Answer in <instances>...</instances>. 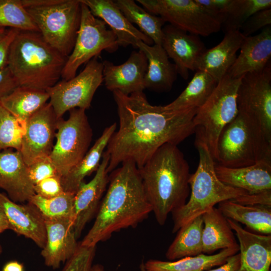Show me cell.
<instances>
[{
	"label": "cell",
	"mask_w": 271,
	"mask_h": 271,
	"mask_svg": "<svg viewBox=\"0 0 271 271\" xmlns=\"http://www.w3.org/2000/svg\"><path fill=\"white\" fill-rule=\"evenodd\" d=\"M112 93L119 127L105 151L109 156L108 173L127 161L140 169L164 144L178 146L195 132L193 120L197 108L167 110L151 104L143 92L125 95L114 90Z\"/></svg>",
	"instance_id": "1"
},
{
	"label": "cell",
	"mask_w": 271,
	"mask_h": 271,
	"mask_svg": "<svg viewBox=\"0 0 271 271\" xmlns=\"http://www.w3.org/2000/svg\"><path fill=\"white\" fill-rule=\"evenodd\" d=\"M108 183L95 220L81 245L95 246L114 232L136 227L152 212L133 162H124L112 171Z\"/></svg>",
	"instance_id": "2"
},
{
	"label": "cell",
	"mask_w": 271,
	"mask_h": 271,
	"mask_svg": "<svg viewBox=\"0 0 271 271\" xmlns=\"http://www.w3.org/2000/svg\"><path fill=\"white\" fill-rule=\"evenodd\" d=\"M144 190L157 222L184 205L190 194L189 166L177 145L165 144L138 169Z\"/></svg>",
	"instance_id": "3"
},
{
	"label": "cell",
	"mask_w": 271,
	"mask_h": 271,
	"mask_svg": "<svg viewBox=\"0 0 271 271\" xmlns=\"http://www.w3.org/2000/svg\"><path fill=\"white\" fill-rule=\"evenodd\" d=\"M67 58L40 33L20 31L10 47L8 67L19 86L46 90L61 77Z\"/></svg>",
	"instance_id": "4"
},
{
	"label": "cell",
	"mask_w": 271,
	"mask_h": 271,
	"mask_svg": "<svg viewBox=\"0 0 271 271\" xmlns=\"http://www.w3.org/2000/svg\"><path fill=\"white\" fill-rule=\"evenodd\" d=\"M195 144L199 153V164L189 179L190 192L188 201L172 213L173 233L216 204L247 194L243 190L222 182L216 174V162L206 143L196 137Z\"/></svg>",
	"instance_id": "5"
},
{
	"label": "cell",
	"mask_w": 271,
	"mask_h": 271,
	"mask_svg": "<svg viewBox=\"0 0 271 271\" xmlns=\"http://www.w3.org/2000/svg\"><path fill=\"white\" fill-rule=\"evenodd\" d=\"M44 40L67 58L81 19L79 0H21Z\"/></svg>",
	"instance_id": "6"
},
{
	"label": "cell",
	"mask_w": 271,
	"mask_h": 271,
	"mask_svg": "<svg viewBox=\"0 0 271 271\" xmlns=\"http://www.w3.org/2000/svg\"><path fill=\"white\" fill-rule=\"evenodd\" d=\"M217 164L229 168L271 163V143L240 113L222 130L216 148Z\"/></svg>",
	"instance_id": "7"
},
{
	"label": "cell",
	"mask_w": 271,
	"mask_h": 271,
	"mask_svg": "<svg viewBox=\"0 0 271 271\" xmlns=\"http://www.w3.org/2000/svg\"><path fill=\"white\" fill-rule=\"evenodd\" d=\"M242 76L232 78L227 74L193 118L196 137L204 141L215 161L219 134L238 113L237 92Z\"/></svg>",
	"instance_id": "8"
},
{
	"label": "cell",
	"mask_w": 271,
	"mask_h": 271,
	"mask_svg": "<svg viewBox=\"0 0 271 271\" xmlns=\"http://www.w3.org/2000/svg\"><path fill=\"white\" fill-rule=\"evenodd\" d=\"M85 109L70 110L66 120L58 119L56 142L49 156L59 176H65L89 150L92 130Z\"/></svg>",
	"instance_id": "9"
},
{
	"label": "cell",
	"mask_w": 271,
	"mask_h": 271,
	"mask_svg": "<svg viewBox=\"0 0 271 271\" xmlns=\"http://www.w3.org/2000/svg\"><path fill=\"white\" fill-rule=\"evenodd\" d=\"M80 3L79 28L74 48L62 72L61 78L64 80L75 77L81 65L98 56L101 51L113 53L119 47L113 32L107 29L103 21L95 17L85 4Z\"/></svg>",
	"instance_id": "10"
},
{
	"label": "cell",
	"mask_w": 271,
	"mask_h": 271,
	"mask_svg": "<svg viewBox=\"0 0 271 271\" xmlns=\"http://www.w3.org/2000/svg\"><path fill=\"white\" fill-rule=\"evenodd\" d=\"M238 112L271 143V67L242 76L237 92Z\"/></svg>",
	"instance_id": "11"
},
{
	"label": "cell",
	"mask_w": 271,
	"mask_h": 271,
	"mask_svg": "<svg viewBox=\"0 0 271 271\" xmlns=\"http://www.w3.org/2000/svg\"><path fill=\"white\" fill-rule=\"evenodd\" d=\"M103 64L95 57L73 78L58 82L46 90L58 119L74 108L88 109L95 92L103 81Z\"/></svg>",
	"instance_id": "12"
},
{
	"label": "cell",
	"mask_w": 271,
	"mask_h": 271,
	"mask_svg": "<svg viewBox=\"0 0 271 271\" xmlns=\"http://www.w3.org/2000/svg\"><path fill=\"white\" fill-rule=\"evenodd\" d=\"M148 12L189 34L203 37L219 32L221 24L195 0H137Z\"/></svg>",
	"instance_id": "13"
},
{
	"label": "cell",
	"mask_w": 271,
	"mask_h": 271,
	"mask_svg": "<svg viewBox=\"0 0 271 271\" xmlns=\"http://www.w3.org/2000/svg\"><path fill=\"white\" fill-rule=\"evenodd\" d=\"M50 103H46L27 120L19 152L29 166L49 156L54 146L58 121Z\"/></svg>",
	"instance_id": "14"
},
{
	"label": "cell",
	"mask_w": 271,
	"mask_h": 271,
	"mask_svg": "<svg viewBox=\"0 0 271 271\" xmlns=\"http://www.w3.org/2000/svg\"><path fill=\"white\" fill-rule=\"evenodd\" d=\"M102 64L103 79L108 90L128 95L146 89L145 79L148 63L142 51H132L128 59L120 65H115L108 60H104Z\"/></svg>",
	"instance_id": "15"
},
{
	"label": "cell",
	"mask_w": 271,
	"mask_h": 271,
	"mask_svg": "<svg viewBox=\"0 0 271 271\" xmlns=\"http://www.w3.org/2000/svg\"><path fill=\"white\" fill-rule=\"evenodd\" d=\"M162 46L174 62L177 73L188 79L189 71H195L196 62L206 48L199 36L170 24L163 28Z\"/></svg>",
	"instance_id": "16"
},
{
	"label": "cell",
	"mask_w": 271,
	"mask_h": 271,
	"mask_svg": "<svg viewBox=\"0 0 271 271\" xmlns=\"http://www.w3.org/2000/svg\"><path fill=\"white\" fill-rule=\"evenodd\" d=\"M109 161V156L105 151L94 177L87 183L83 182L75 194L73 224L77 238L93 215L106 190L109 183L107 171Z\"/></svg>",
	"instance_id": "17"
},
{
	"label": "cell",
	"mask_w": 271,
	"mask_h": 271,
	"mask_svg": "<svg viewBox=\"0 0 271 271\" xmlns=\"http://www.w3.org/2000/svg\"><path fill=\"white\" fill-rule=\"evenodd\" d=\"M34 186L21 153L10 149L0 150V188L13 201L24 202L36 194Z\"/></svg>",
	"instance_id": "18"
},
{
	"label": "cell",
	"mask_w": 271,
	"mask_h": 271,
	"mask_svg": "<svg viewBox=\"0 0 271 271\" xmlns=\"http://www.w3.org/2000/svg\"><path fill=\"white\" fill-rule=\"evenodd\" d=\"M0 208L9 223L10 229L33 240L43 248L46 242L45 220L33 205L17 203L0 193Z\"/></svg>",
	"instance_id": "19"
},
{
	"label": "cell",
	"mask_w": 271,
	"mask_h": 271,
	"mask_svg": "<svg viewBox=\"0 0 271 271\" xmlns=\"http://www.w3.org/2000/svg\"><path fill=\"white\" fill-rule=\"evenodd\" d=\"M90 10L96 17L103 21L115 34L118 45L126 47L131 45L138 49L137 44L140 41L152 46L153 41L141 32L130 23L124 16L114 1L80 0Z\"/></svg>",
	"instance_id": "20"
},
{
	"label": "cell",
	"mask_w": 271,
	"mask_h": 271,
	"mask_svg": "<svg viewBox=\"0 0 271 271\" xmlns=\"http://www.w3.org/2000/svg\"><path fill=\"white\" fill-rule=\"evenodd\" d=\"M227 221L239 242L240 263L237 271H270L271 235L251 232L237 222Z\"/></svg>",
	"instance_id": "21"
},
{
	"label": "cell",
	"mask_w": 271,
	"mask_h": 271,
	"mask_svg": "<svg viewBox=\"0 0 271 271\" xmlns=\"http://www.w3.org/2000/svg\"><path fill=\"white\" fill-rule=\"evenodd\" d=\"M239 50L227 74L239 78L264 69L271 57V26L264 28L258 34L245 37Z\"/></svg>",
	"instance_id": "22"
},
{
	"label": "cell",
	"mask_w": 271,
	"mask_h": 271,
	"mask_svg": "<svg viewBox=\"0 0 271 271\" xmlns=\"http://www.w3.org/2000/svg\"><path fill=\"white\" fill-rule=\"evenodd\" d=\"M46 242L41 251L45 264L53 268L60 266L76 251V241L73 221L69 219L45 220Z\"/></svg>",
	"instance_id": "23"
},
{
	"label": "cell",
	"mask_w": 271,
	"mask_h": 271,
	"mask_svg": "<svg viewBox=\"0 0 271 271\" xmlns=\"http://www.w3.org/2000/svg\"><path fill=\"white\" fill-rule=\"evenodd\" d=\"M245 37L239 30L225 33L222 40L206 49L197 60L195 71L207 72L218 83L227 73L235 62Z\"/></svg>",
	"instance_id": "24"
},
{
	"label": "cell",
	"mask_w": 271,
	"mask_h": 271,
	"mask_svg": "<svg viewBox=\"0 0 271 271\" xmlns=\"http://www.w3.org/2000/svg\"><path fill=\"white\" fill-rule=\"evenodd\" d=\"M219 179L225 185L252 194L271 190V163L261 161L238 168L215 164Z\"/></svg>",
	"instance_id": "25"
},
{
	"label": "cell",
	"mask_w": 271,
	"mask_h": 271,
	"mask_svg": "<svg viewBox=\"0 0 271 271\" xmlns=\"http://www.w3.org/2000/svg\"><path fill=\"white\" fill-rule=\"evenodd\" d=\"M137 46L148 60L145 88L158 92L169 91L177 79L178 73L175 64L169 60L162 45L150 46L140 41Z\"/></svg>",
	"instance_id": "26"
},
{
	"label": "cell",
	"mask_w": 271,
	"mask_h": 271,
	"mask_svg": "<svg viewBox=\"0 0 271 271\" xmlns=\"http://www.w3.org/2000/svg\"><path fill=\"white\" fill-rule=\"evenodd\" d=\"M116 127L117 124L114 122L105 128L82 160L61 178L64 191L75 193L84 178L97 171L104 150Z\"/></svg>",
	"instance_id": "27"
},
{
	"label": "cell",
	"mask_w": 271,
	"mask_h": 271,
	"mask_svg": "<svg viewBox=\"0 0 271 271\" xmlns=\"http://www.w3.org/2000/svg\"><path fill=\"white\" fill-rule=\"evenodd\" d=\"M202 253L212 254L216 251L239 247L227 219L214 207L202 215Z\"/></svg>",
	"instance_id": "28"
},
{
	"label": "cell",
	"mask_w": 271,
	"mask_h": 271,
	"mask_svg": "<svg viewBox=\"0 0 271 271\" xmlns=\"http://www.w3.org/2000/svg\"><path fill=\"white\" fill-rule=\"evenodd\" d=\"M239 247L222 249L219 252L184 257L176 260H148L143 265L144 271H206L224 263L230 256L238 252Z\"/></svg>",
	"instance_id": "29"
},
{
	"label": "cell",
	"mask_w": 271,
	"mask_h": 271,
	"mask_svg": "<svg viewBox=\"0 0 271 271\" xmlns=\"http://www.w3.org/2000/svg\"><path fill=\"white\" fill-rule=\"evenodd\" d=\"M217 208L226 218L245 225L256 233L271 234V207L243 205L228 200L219 203Z\"/></svg>",
	"instance_id": "30"
},
{
	"label": "cell",
	"mask_w": 271,
	"mask_h": 271,
	"mask_svg": "<svg viewBox=\"0 0 271 271\" xmlns=\"http://www.w3.org/2000/svg\"><path fill=\"white\" fill-rule=\"evenodd\" d=\"M49 99L46 90L18 86L0 100V104L14 116L27 120Z\"/></svg>",
	"instance_id": "31"
},
{
	"label": "cell",
	"mask_w": 271,
	"mask_h": 271,
	"mask_svg": "<svg viewBox=\"0 0 271 271\" xmlns=\"http://www.w3.org/2000/svg\"><path fill=\"white\" fill-rule=\"evenodd\" d=\"M217 82L206 72L196 71L185 89L172 102L163 106L164 109L171 111L198 108L211 95Z\"/></svg>",
	"instance_id": "32"
},
{
	"label": "cell",
	"mask_w": 271,
	"mask_h": 271,
	"mask_svg": "<svg viewBox=\"0 0 271 271\" xmlns=\"http://www.w3.org/2000/svg\"><path fill=\"white\" fill-rule=\"evenodd\" d=\"M203 227L202 217L200 216L181 227L168 248L166 258L173 261L202 253Z\"/></svg>",
	"instance_id": "33"
},
{
	"label": "cell",
	"mask_w": 271,
	"mask_h": 271,
	"mask_svg": "<svg viewBox=\"0 0 271 271\" xmlns=\"http://www.w3.org/2000/svg\"><path fill=\"white\" fill-rule=\"evenodd\" d=\"M114 1L130 23L136 24L155 44L162 45L163 28L166 22L161 17L151 14L133 0Z\"/></svg>",
	"instance_id": "34"
},
{
	"label": "cell",
	"mask_w": 271,
	"mask_h": 271,
	"mask_svg": "<svg viewBox=\"0 0 271 271\" xmlns=\"http://www.w3.org/2000/svg\"><path fill=\"white\" fill-rule=\"evenodd\" d=\"M75 194L64 191L50 198L35 194L28 202L37 208L44 220L69 219L73 221Z\"/></svg>",
	"instance_id": "35"
},
{
	"label": "cell",
	"mask_w": 271,
	"mask_h": 271,
	"mask_svg": "<svg viewBox=\"0 0 271 271\" xmlns=\"http://www.w3.org/2000/svg\"><path fill=\"white\" fill-rule=\"evenodd\" d=\"M0 27L39 33L21 0H0Z\"/></svg>",
	"instance_id": "36"
},
{
	"label": "cell",
	"mask_w": 271,
	"mask_h": 271,
	"mask_svg": "<svg viewBox=\"0 0 271 271\" xmlns=\"http://www.w3.org/2000/svg\"><path fill=\"white\" fill-rule=\"evenodd\" d=\"M270 8V0H233L221 28L225 33L240 31L243 24L252 15Z\"/></svg>",
	"instance_id": "37"
},
{
	"label": "cell",
	"mask_w": 271,
	"mask_h": 271,
	"mask_svg": "<svg viewBox=\"0 0 271 271\" xmlns=\"http://www.w3.org/2000/svg\"><path fill=\"white\" fill-rule=\"evenodd\" d=\"M27 121L20 120L0 104V150L19 151L26 130Z\"/></svg>",
	"instance_id": "38"
},
{
	"label": "cell",
	"mask_w": 271,
	"mask_h": 271,
	"mask_svg": "<svg viewBox=\"0 0 271 271\" xmlns=\"http://www.w3.org/2000/svg\"><path fill=\"white\" fill-rule=\"evenodd\" d=\"M95 252V246L80 244L66 263L63 271H91Z\"/></svg>",
	"instance_id": "39"
},
{
	"label": "cell",
	"mask_w": 271,
	"mask_h": 271,
	"mask_svg": "<svg viewBox=\"0 0 271 271\" xmlns=\"http://www.w3.org/2000/svg\"><path fill=\"white\" fill-rule=\"evenodd\" d=\"M28 168L29 178L34 186L49 177L59 176L49 156L36 160L28 166Z\"/></svg>",
	"instance_id": "40"
},
{
	"label": "cell",
	"mask_w": 271,
	"mask_h": 271,
	"mask_svg": "<svg viewBox=\"0 0 271 271\" xmlns=\"http://www.w3.org/2000/svg\"><path fill=\"white\" fill-rule=\"evenodd\" d=\"M270 25L271 9H263L256 12L249 17L242 26L240 31L246 37Z\"/></svg>",
	"instance_id": "41"
},
{
	"label": "cell",
	"mask_w": 271,
	"mask_h": 271,
	"mask_svg": "<svg viewBox=\"0 0 271 271\" xmlns=\"http://www.w3.org/2000/svg\"><path fill=\"white\" fill-rule=\"evenodd\" d=\"M233 0H195L221 25L225 20Z\"/></svg>",
	"instance_id": "42"
},
{
	"label": "cell",
	"mask_w": 271,
	"mask_h": 271,
	"mask_svg": "<svg viewBox=\"0 0 271 271\" xmlns=\"http://www.w3.org/2000/svg\"><path fill=\"white\" fill-rule=\"evenodd\" d=\"M58 176L45 179L34 185L35 194L46 198L56 197L64 191L61 180Z\"/></svg>",
	"instance_id": "43"
},
{
	"label": "cell",
	"mask_w": 271,
	"mask_h": 271,
	"mask_svg": "<svg viewBox=\"0 0 271 271\" xmlns=\"http://www.w3.org/2000/svg\"><path fill=\"white\" fill-rule=\"evenodd\" d=\"M246 205H263L271 207V190L255 194H246L231 200Z\"/></svg>",
	"instance_id": "44"
},
{
	"label": "cell",
	"mask_w": 271,
	"mask_h": 271,
	"mask_svg": "<svg viewBox=\"0 0 271 271\" xmlns=\"http://www.w3.org/2000/svg\"><path fill=\"white\" fill-rule=\"evenodd\" d=\"M20 31L11 28L0 39V70L8 67L11 46Z\"/></svg>",
	"instance_id": "45"
},
{
	"label": "cell",
	"mask_w": 271,
	"mask_h": 271,
	"mask_svg": "<svg viewBox=\"0 0 271 271\" xmlns=\"http://www.w3.org/2000/svg\"><path fill=\"white\" fill-rule=\"evenodd\" d=\"M19 85L8 67L0 70V100Z\"/></svg>",
	"instance_id": "46"
},
{
	"label": "cell",
	"mask_w": 271,
	"mask_h": 271,
	"mask_svg": "<svg viewBox=\"0 0 271 271\" xmlns=\"http://www.w3.org/2000/svg\"><path fill=\"white\" fill-rule=\"evenodd\" d=\"M240 254L237 253L229 257L226 262L218 267L206 271H237L240 266Z\"/></svg>",
	"instance_id": "47"
},
{
	"label": "cell",
	"mask_w": 271,
	"mask_h": 271,
	"mask_svg": "<svg viewBox=\"0 0 271 271\" xmlns=\"http://www.w3.org/2000/svg\"><path fill=\"white\" fill-rule=\"evenodd\" d=\"M3 271H23V266L17 261H11L5 265Z\"/></svg>",
	"instance_id": "48"
},
{
	"label": "cell",
	"mask_w": 271,
	"mask_h": 271,
	"mask_svg": "<svg viewBox=\"0 0 271 271\" xmlns=\"http://www.w3.org/2000/svg\"><path fill=\"white\" fill-rule=\"evenodd\" d=\"M9 229H10L9 223L4 212L0 208V234Z\"/></svg>",
	"instance_id": "49"
},
{
	"label": "cell",
	"mask_w": 271,
	"mask_h": 271,
	"mask_svg": "<svg viewBox=\"0 0 271 271\" xmlns=\"http://www.w3.org/2000/svg\"><path fill=\"white\" fill-rule=\"evenodd\" d=\"M91 271H104V269L101 265L97 264L92 266ZM142 271L144 270L142 269Z\"/></svg>",
	"instance_id": "50"
},
{
	"label": "cell",
	"mask_w": 271,
	"mask_h": 271,
	"mask_svg": "<svg viewBox=\"0 0 271 271\" xmlns=\"http://www.w3.org/2000/svg\"><path fill=\"white\" fill-rule=\"evenodd\" d=\"M7 30L5 28L0 27V39L3 37L6 34Z\"/></svg>",
	"instance_id": "51"
},
{
	"label": "cell",
	"mask_w": 271,
	"mask_h": 271,
	"mask_svg": "<svg viewBox=\"0 0 271 271\" xmlns=\"http://www.w3.org/2000/svg\"><path fill=\"white\" fill-rule=\"evenodd\" d=\"M2 246L0 245V254L2 253Z\"/></svg>",
	"instance_id": "52"
}]
</instances>
